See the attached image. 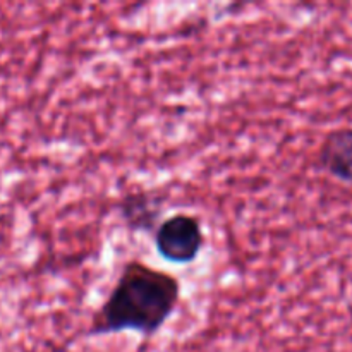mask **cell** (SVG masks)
Wrapping results in <instances>:
<instances>
[{"label":"cell","instance_id":"obj_1","mask_svg":"<svg viewBox=\"0 0 352 352\" xmlns=\"http://www.w3.org/2000/svg\"><path fill=\"white\" fill-rule=\"evenodd\" d=\"M181 301V282L141 260H129L120 270L109 298L93 315L88 336L136 332L157 336Z\"/></svg>","mask_w":352,"mask_h":352},{"label":"cell","instance_id":"obj_2","mask_svg":"<svg viewBox=\"0 0 352 352\" xmlns=\"http://www.w3.org/2000/svg\"><path fill=\"white\" fill-rule=\"evenodd\" d=\"M153 243L157 253L168 263H192L205 246L201 220L191 213H174L158 223Z\"/></svg>","mask_w":352,"mask_h":352},{"label":"cell","instance_id":"obj_3","mask_svg":"<svg viewBox=\"0 0 352 352\" xmlns=\"http://www.w3.org/2000/svg\"><path fill=\"white\" fill-rule=\"evenodd\" d=\"M117 210L129 230L155 232L164 210V195L153 191L126 192L117 205Z\"/></svg>","mask_w":352,"mask_h":352},{"label":"cell","instance_id":"obj_4","mask_svg":"<svg viewBox=\"0 0 352 352\" xmlns=\"http://www.w3.org/2000/svg\"><path fill=\"white\" fill-rule=\"evenodd\" d=\"M318 165L333 179L352 184V126L330 131L318 150Z\"/></svg>","mask_w":352,"mask_h":352}]
</instances>
